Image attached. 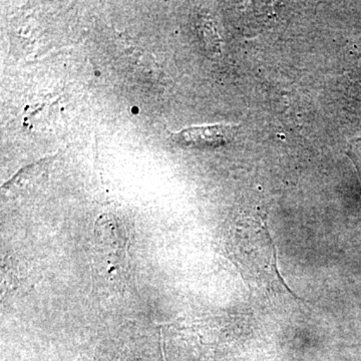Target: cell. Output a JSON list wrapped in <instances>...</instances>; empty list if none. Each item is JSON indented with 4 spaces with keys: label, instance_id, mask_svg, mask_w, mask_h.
<instances>
[{
    "label": "cell",
    "instance_id": "1",
    "mask_svg": "<svg viewBox=\"0 0 361 361\" xmlns=\"http://www.w3.org/2000/svg\"><path fill=\"white\" fill-rule=\"evenodd\" d=\"M234 127L229 125L206 126L180 130L172 135L175 144L190 148H218L229 142Z\"/></svg>",
    "mask_w": 361,
    "mask_h": 361
}]
</instances>
